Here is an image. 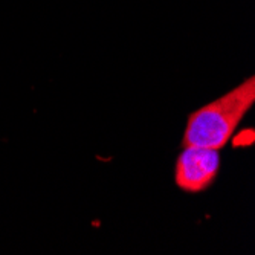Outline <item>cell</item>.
<instances>
[{"label":"cell","instance_id":"6da1fadb","mask_svg":"<svg viewBox=\"0 0 255 255\" xmlns=\"http://www.w3.org/2000/svg\"><path fill=\"white\" fill-rule=\"evenodd\" d=\"M255 104V77L243 80L220 98L194 110L183 130L182 145L225 148Z\"/></svg>","mask_w":255,"mask_h":255},{"label":"cell","instance_id":"7a4b0ae2","mask_svg":"<svg viewBox=\"0 0 255 255\" xmlns=\"http://www.w3.org/2000/svg\"><path fill=\"white\" fill-rule=\"evenodd\" d=\"M222 167L220 150L183 145L174 165L176 187L190 194L210 190L216 182Z\"/></svg>","mask_w":255,"mask_h":255}]
</instances>
